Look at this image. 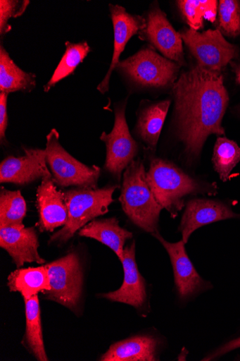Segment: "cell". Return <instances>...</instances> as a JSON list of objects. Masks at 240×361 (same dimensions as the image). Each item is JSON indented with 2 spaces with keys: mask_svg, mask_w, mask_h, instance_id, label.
Instances as JSON below:
<instances>
[{
  "mask_svg": "<svg viewBox=\"0 0 240 361\" xmlns=\"http://www.w3.org/2000/svg\"><path fill=\"white\" fill-rule=\"evenodd\" d=\"M147 180L158 202L175 218L184 207V199L201 192L215 195L217 186L203 185L168 161L153 159Z\"/></svg>",
  "mask_w": 240,
  "mask_h": 361,
  "instance_id": "2",
  "label": "cell"
},
{
  "mask_svg": "<svg viewBox=\"0 0 240 361\" xmlns=\"http://www.w3.org/2000/svg\"><path fill=\"white\" fill-rule=\"evenodd\" d=\"M25 155L10 156L0 165V182L24 185L51 177L45 149L23 147Z\"/></svg>",
  "mask_w": 240,
  "mask_h": 361,
  "instance_id": "11",
  "label": "cell"
},
{
  "mask_svg": "<svg viewBox=\"0 0 240 361\" xmlns=\"http://www.w3.org/2000/svg\"><path fill=\"white\" fill-rule=\"evenodd\" d=\"M177 133L191 159L198 158L209 136L225 135L222 121L229 94L221 74L196 66L174 84Z\"/></svg>",
  "mask_w": 240,
  "mask_h": 361,
  "instance_id": "1",
  "label": "cell"
},
{
  "mask_svg": "<svg viewBox=\"0 0 240 361\" xmlns=\"http://www.w3.org/2000/svg\"><path fill=\"white\" fill-rule=\"evenodd\" d=\"M179 32L198 67L209 72L221 74L238 54L237 47L227 42L218 29L199 32L185 28Z\"/></svg>",
  "mask_w": 240,
  "mask_h": 361,
  "instance_id": "7",
  "label": "cell"
},
{
  "mask_svg": "<svg viewBox=\"0 0 240 361\" xmlns=\"http://www.w3.org/2000/svg\"><path fill=\"white\" fill-rule=\"evenodd\" d=\"M177 5L190 28L198 30L203 27V20L215 23L218 2L216 0H180Z\"/></svg>",
  "mask_w": 240,
  "mask_h": 361,
  "instance_id": "25",
  "label": "cell"
},
{
  "mask_svg": "<svg viewBox=\"0 0 240 361\" xmlns=\"http://www.w3.org/2000/svg\"><path fill=\"white\" fill-rule=\"evenodd\" d=\"M46 140V161L56 185L63 188H97L99 167L87 166L65 150L56 129L51 130Z\"/></svg>",
  "mask_w": 240,
  "mask_h": 361,
  "instance_id": "6",
  "label": "cell"
},
{
  "mask_svg": "<svg viewBox=\"0 0 240 361\" xmlns=\"http://www.w3.org/2000/svg\"><path fill=\"white\" fill-rule=\"evenodd\" d=\"M170 106L168 100L153 104L144 108L139 115L136 133L152 152L156 149Z\"/></svg>",
  "mask_w": 240,
  "mask_h": 361,
  "instance_id": "20",
  "label": "cell"
},
{
  "mask_svg": "<svg viewBox=\"0 0 240 361\" xmlns=\"http://www.w3.org/2000/svg\"><path fill=\"white\" fill-rule=\"evenodd\" d=\"M79 235L109 247L120 262L123 259L125 242L132 238V233L121 227L116 218L94 220L81 228Z\"/></svg>",
  "mask_w": 240,
  "mask_h": 361,
  "instance_id": "18",
  "label": "cell"
},
{
  "mask_svg": "<svg viewBox=\"0 0 240 361\" xmlns=\"http://www.w3.org/2000/svg\"><path fill=\"white\" fill-rule=\"evenodd\" d=\"M36 75L22 71L3 44L0 47V91L10 94L29 92L36 87Z\"/></svg>",
  "mask_w": 240,
  "mask_h": 361,
  "instance_id": "22",
  "label": "cell"
},
{
  "mask_svg": "<svg viewBox=\"0 0 240 361\" xmlns=\"http://www.w3.org/2000/svg\"><path fill=\"white\" fill-rule=\"evenodd\" d=\"M153 49H142L120 61L116 69L141 87L161 88L174 84L177 79L179 66Z\"/></svg>",
  "mask_w": 240,
  "mask_h": 361,
  "instance_id": "5",
  "label": "cell"
},
{
  "mask_svg": "<svg viewBox=\"0 0 240 361\" xmlns=\"http://www.w3.org/2000/svg\"><path fill=\"white\" fill-rule=\"evenodd\" d=\"M157 341L151 336H136L111 345L102 361H155Z\"/></svg>",
  "mask_w": 240,
  "mask_h": 361,
  "instance_id": "19",
  "label": "cell"
},
{
  "mask_svg": "<svg viewBox=\"0 0 240 361\" xmlns=\"http://www.w3.org/2000/svg\"><path fill=\"white\" fill-rule=\"evenodd\" d=\"M25 201L20 190L1 188L0 191V227L23 226L26 216Z\"/></svg>",
  "mask_w": 240,
  "mask_h": 361,
  "instance_id": "26",
  "label": "cell"
},
{
  "mask_svg": "<svg viewBox=\"0 0 240 361\" xmlns=\"http://www.w3.org/2000/svg\"><path fill=\"white\" fill-rule=\"evenodd\" d=\"M30 1H15V0H1L0 1V35L2 37L7 35L11 30L9 24L11 18L22 16L26 11Z\"/></svg>",
  "mask_w": 240,
  "mask_h": 361,
  "instance_id": "29",
  "label": "cell"
},
{
  "mask_svg": "<svg viewBox=\"0 0 240 361\" xmlns=\"http://www.w3.org/2000/svg\"><path fill=\"white\" fill-rule=\"evenodd\" d=\"M118 187L76 188L64 192L68 220L61 231L51 237L49 243H65L89 221L107 214L114 202L113 194Z\"/></svg>",
  "mask_w": 240,
  "mask_h": 361,
  "instance_id": "4",
  "label": "cell"
},
{
  "mask_svg": "<svg viewBox=\"0 0 240 361\" xmlns=\"http://www.w3.org/2000/svg\"><path fill=\"white\" fill-rule=\"evenodd\" d=\"M218 16L219 26L226 36L236 37L240 35V2L221 0Z\"/></svg>",
  "mask_w": 240,
  "mask_h": 361,
  "instance_id": "28",
  "label": "cell"
},
{
  "mask_svg": "<svg viewBox=\"0 0 240 361\" xmlns=\"http://www.w3.org/2000/svg\"><path fill=\"white\" fill-rule=\"evenodd\" d=\"M240 348V337L237 338L236 339H234L220 348L217 349L215 351H214L212 354H210L208 357H206L203 360H215L225 354H227L229 352H231L234 350H236L237 348Z\"/></svg>",
  "mask_w": 240,
  "mask_h": 361,
  "instance_id": "31",
  "label": "cell"
},
{
  "mask_svg": "<svg viewBox=\"0 0 240 361\" xmlns=\"http://www.w3.org/2000/svg\"><path fill=\"white\" fill-rule=\"evenodd\" d=\"M239 217V214L233 212L228 205L222 202L202 199L190 200L179 226L182 240L187 244L192 233L203 226Z\"/></svg>",
  "mask_w": 240,
  "mask_h": 361,
  "instance_id": "16",
  "label": "cell"
},
{
  "mask_svg": "<svg viewBox=\"0 0 240 361\" xmlns=\"http://www.w3.org/2000/svg\"><path fill=\"white\" fill-rule=\"evenodd\" d=\"M26 316L25 340L28 348L38 360L46 361L41 318V309L38 298L25 300Z\"/></svg>",
  "mask_w": 240,
  "mask_h": 361,
  "instance_id": "23",
  "label": "cell"
},
{
  "mask_svg": "<svg viewBox=\"0 0 240 361\" xmlns=\"http://www.w3.org/2000/svg\"><path fill=\"white\" fill-rule=\"evenodd\" d=\"M0 246L8 252L18 268L26 262L45 264L38 251L39 242L34 227H0Z\"/></svg>",
  "mask_w": 240,
  "mask_h": 361,
  "instance_id": "14",
  "label": "cell"
},
{
  "mask_svg": "<svg viewBox=\"0 0 240 361\" xmlns=\"http://www.w3.org/2000/svg\"><path fill=\"white\" fill-rule=\"evenodd\" d=\"M235 73L236 77V81L240 85V66H238V67L235 68Z\"/></svg>",
  "mask_w": 240,
  "mask_h": 361,
  "instance_id": "32",
  "label": "cell"
},
{
  "mask_svg": "<svg viewBox=\"0 0 240 361\" xmlns=\"http://www.w3.org/2000/svg\"><path fill=\"white\" fill-rule=\"evenodd\" d=\"M37 197L40 231L51 233L55 228L64 226L68 220L64 192L58 190L52 176L42 179Z\"/></svg>",
  "mask_w": 240,
  "mask_h": 361,
  "instance_id": "17",
  "label": "cell"
},
{
  "mask_svg": "<svg viewBox=\"0 0 240 361\" xmlns=\"http://www.w3.org/2000/svg\"><path fill=\"white\" fill-rule=\"evenodd\" d=\"M240 161V147L226 137H219L214 149L213 162L223 182L228 180L232 170Z\"/></svg>",
  "mask_w": 240,
  "mask_h": 361,
  "instance_id": "27",
  "label": "cell"
},
{
  "mask_svg": "<svg viewBox=\"0 0 240 361\" xmlns=\"http://www.w3.org/2000/svg\"><path fill=\"white\" fill-rule=\"evenodd\" d=\"M51 290L47 298L74 310L78 305L82 291V271L79 256L75 252L46 265Z\"/></svg>",
  "mask_w": 240,
  "mask_h": 361,
  "instance_id": "8",
  "label": "cell"
},
{
  "mask_svg": "<svg viewBox=\"0 0 240 361\" xmlns=\"http://www.w3.org/2000/svg\"><path fill=\"white\" fill-rule=\"evenodd\" d=\"M8 285L11 291L19 292L24 300L46 293L51 290L49 276L45 267L19 269L10 274Z\"/></svg>",
  "mask_w": 240,
  "mask_h": 361,
  "instance_id": "21",
  "label": "cell"
},
{
  "mask_svg": "<svg viewBox=\"0 0 240 361\" xmlns=\"http://www.w3.org/2000/svg\"><path fill=\"white\" fill-rule=\"evenodd\" d=\"M90 51L87 42L77 44L66 42L65 51L52 78L44 86V91L49 92L61 80L72 74Z\"/></svg>",
  "mask_w": 240,
  "mask_h": 361,
  "instance_id": "24",
  "label": "cell"
},
{
  "mask_svg": "<svg viewBox=\"0 0 240 361\" xmlns=\"http://www.w3.org/2000/svg\"><path fill=\"white\" fill-rule=\"evenodd\" d=\"M120 201L124 212L136 226L153 235L158 233L159 217L163 208L151 188L141 159L133 160L126 169Z\"/></svg>",
  "mask_w": 240,
  "mask_h": 361,
  "instance_id": "3",
  "label": "cell"
},
{
  "mask_svg": "<svg viewBox=\"0 0 240 361\" xmlns=\"http://www.w3.org/2000/svg\"><path fill=\"white\" fill-rule=\"evenodd\" d=\"M114 28V51L110 69L97 90L102 94L109 90L113 72L117 68L120 58L130 39L146 27V20L141 16L128 13L120 6L110 5Z\"/></svg>",
  "mask_w": 240,
  "mask_h": 361,
  "instance_id": "13",
  "label": "cell"
},
{
  "mask_svg": "<svg viewBox=\"0 0 240 361\" xmlns=\"http://www.w3.org/2000/svg\"><path fill=\"white\" fill-rule=\"evenodd\" d=\"M8 94L6 92L0 93V141L2 145H6L7 142L6 135L8 125L7 110Z\"/></svg>",
  "mask_w": 240,
  "mask_h": 361,
  "instance_id": "30",
  "label": "cell"
},
{
  "mask_svg": "<svg viewBox=\"0 0 240 361\" xmlns=\"http://www.w3.org/2000/svg\"><path fill=\"white\" fill-rule=\"evenodd\" d=\"M122 264L124 269V281L117 290L103 294V298L112 302H120L141 308L147 298L146 284L135 260V243L124 249Z\"/></svg>",
  "mask_w": 240,
  "mask_h": 361,
  "instance_id": "15",
  "label": "cell"
},
{
  "mask_svg": "<svg viewBox=\"0 0 240 361\" xmlns=\"http://www.w3.org/2000/svg\"><path fill=\"white\" fill-rule=\"evenodd\" d=\"M166 250L172 264L175 283L179 296L186 300L200 290L212 287L211 283L203 281L198 275L189 259L183 240L170 243L165 240L159 233L153 235Z\"/></svg>",
  "mask_w": 240,
  "mask_h": 361,
  "instance_id": "12",
  "label": "cell"
},
{
  "mask_svg": "<svg viewBox=\"0 0 240 361\" xmlns=\"http://www.w3.org/2000/svg\"><path fill=\"white\" fill-rule=\"evenodd\" d=\"M126 103L116 107L115 124L110 134L103 133L100 140L106 145V169L118 180L138 154L139 146L130 133L125 117Z\"/></svg>",
  "mask_w": 240,
  "mask_h": 361,
  "instance_id": "9",
  "label": "cell"
},
{
  "mask_svg": "<svg viewBox=\"0 0 240 361\" xmlns=\"http://www.w3.org/2000/svg\"><path fill=\"white\" fill-rule=\"evenodd\" d=\"M143 39L158 50L164 57L182 64L184 61L183 40L166 15L158 7L149 13L146 27L140 32Z\"/></svg>",
  "mask_w": 240,
  "mask_h": 361,
  "instance_id": "10",
  "label": "cell"
}]
</instances>
